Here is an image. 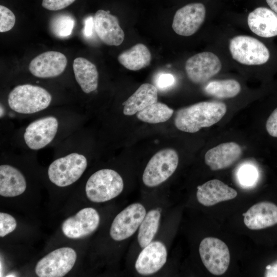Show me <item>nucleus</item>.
Listing matches in <instances>:
<instances>
[{
  "instance_id": "nucleus-10",
  "label": "nucleus",
  "mask_w": 277,
  "mask_h": 277,
  "mask_svg": "<svg viewBox=\"0 0 277 277\" xmlns=\"http://www.w3.org/2000/svg\"><path fill=\"white\" fill-rule=\"evenodd\" d=\"M185 68L187 75L192 82L202 84L218 73L222 64L217 55L205 51L189 57L186 62Z\"/></svg>"
},
{
  "instance_id": "nucleus-15",
  "label": "nucleus",
  "mask_w": 277,
  "mask_h": 277,
  "mask_svg": "<svg viewBox=\"0 0 277 277\" xmlns=\"http://www.w3.org/2000/svg\"><path fill=\"white\" fill-rule=\"evenodd\" d=\"M95 32L100 39L109 46H119L124 41L125 33L118 18L109 11L98 10L94 17Z\"/></svg>"
},
{
  "instance_id": "nucleus-35",
  "label": "nucleus",
  "mask_w": 277,
  "mask_h": 277,
  "mask_svg": "<svg viewBox=\"0 0 277 277\" xmlns=\"http://www.w3.org/2000/svg\"><path fill=\"white\" fill-rule=\"evenodd\" d=\"M93 28H94L93 17L89 16L86 18L84 22V35L87 37H90L93 33Z\"/></svg>"
},
{
  "instance_id": "nucleus-14",
  "label": "nucleus",
  "mask_w": 277,
  "mask_h": 277,
  "mask_svg": "<svg viewBox=\"0 0 277 277\" xmlns=\"http://www.w3.org/2000/svg\"><path fill=\"white\" fill-rule=\"evenodd\" d=\"M67 64L66 56L61 52L49 51L41 53L30 63L31 73L39 78H51L61 74Z\"/></svg>"
},
{
  "instance_id": "nucleus-22",
  "label": "nucleus",
  "mask_w": 277,
  "mask_h": 277,
  "mask_svg": "<svg viewBox=\"0 0 277 277\" xmlns=\"http://www.w3.org/2000/svg\"><path fill=\"white\" fill-rule=\"evenodd\" d=\"M157 102V88L152 84L145 83L123 104V113L126 115H132Z\"/></svg>"
},
{
  "instance_id": "nucleus-1",
  "label": "nucleus",
  "mask_w": 277,
  "mask_h": 277,
  "mask_svg": "<svg viewBox=\"0 0 277 277\" xmlns=\"http://www.w3.org/2000/svg\"><path fill=\"white\" fill-rule=\"evenodd\" d=\"M226 111V105L223 102H199L178 110L174 123L182 131L195 133L202 128L209 127L217 123Z\"/></svg>"
},
{
  "instance_id": "nucleus-3",
  "label": "nucleus",
  "mask_w": 277,
  "mask_h": 277,
  "mask_svg": "<svg viewBox=\"0 0 277 277\" xmlns=\"http://www.w3.org/2000/svg\"><path fill=\"white\" fill-rule=\"evenodd\" d=\"M123 188V179L116 171L103 169L90 176L86 184L85 191L89 200L101 203L116 197Z\"/></svg>"
},
{
  "instance_id": "nucleus-7",
  "label": "nucleus",
  "mask_w": 277,
  "mask_h": 277,
  "mask_svg": "<svg viewBox=\"0 0 277 277\" xmlns=\"http://www.w3.org/2000/svg\"><path fill=\"white\" fill-rule=\"evenodd\" d=\"M75 251L70 247L52 251L36 264L35 271L39 277H62L73 268L76 260Z\"/></svg>"
},
{
  "instance_id": "nucleus-23",
  "label": "nucleus",
  "mask_w": 277,
  "mask_h": 277,
  "mask_svg": "<svg viewBox=\"0 0 277 277\" xmlns=\"http://www.w3.org/2000/svg\"><path fill=\"white\" fill-rule=\"evenodd\" d=\"M76 81L85 93L95 91L98 87V73L95 65L84 57L76 58L73 63Z\"/></svg>"
},
{
  "instance_id": "nucleus-24",
  "label": "nucleus",
  "mask_w": 277,
  "mask_h": 277,
  "mask_svg": "<svg viewBox=\"0 0 277 277\" xmlns=\"http://www.w3.org/2000/svg\"><path fill=\"white\" fill-rule=\"evenodd\" d=\"M117 60L127 69L137 71L149 65L151 54L144 44L138 43L121 53Z\"/></svg>"
},
{
  "instance_id": "nucleus-26",
  "label": "nucleus",
  "mask_w": 277,
  "mask_h": 277,
  "mask_svg": "<svg viewBox=\"0 0 277 277\" xmlns=\"http://www.w3.org/2000/svg\"><path fill=\"white\" fill-rule=\"evenodd\" d=\"M161 213L159 210L149 211L140 225L137 241L141 247L144 248L151 243L156 233L160 223Z\"/></svg>"
},
{
  "instance_id": "nucleus-5",
  "label": "nucleus",
  "mask_w": 277,
  "mask_h": 277,
  "mask_svg": "<svg viewBox=\"0 0 277 277\" xmlns=\"http://www.w3.org/2000/svg\"><path fill=\"white\" fill-rule=\"evenodd\" d=\"M229 48L232 58L245 65H261L268 62L270 52L267 47L258 39L247 35L231 38Z\"/></svg>"
},
{
  "instance_id": "nucleus-4",
  "label": "nucleus",
  "mask_w": 277,
  "mask_h": 277,
  "mask_svg": "<svg viewBox=\"0 0 277 277\" xmlns=\"http://www.w3.org/2000/svg\"><path fill=\"white\" fill-rule=\"evenodd\" d=\"M87 166L86 157L82 154L73 152L54 160L48 168V177L55 185L66 187L77 181Z\"/></svg>"
},
{
  "instance_id": "nucleus-11",
  "label": "nucleus",
  "mask_w": 277,
  "mask_h": 277,
  "mask_svg": "<svg viewBox=\"0 0 277 277\" xmlns=\"http://www.w3.org/2000/svg\"><path fill=\"white\" fill-rule=\"evenodd\" d=\"M58 128L57 119L48 116L35 120L26 127L24 139L27 146L32 150L41 149L54 138Z\"/></svg>"
},
{
  "instance_id": "nucleus-36",
  "label": "nucleus",
  "mask_w": 277,
  "mask_h": 277,
  "mask_svg": "<svg viewBox=\"0 0 277 277\" xmlns=\"http://www.w3.org/2000/svg\"><path fill=\"white\" fill-rule=\"evenodd\" d=\"M266 270L265 272V276H277V261L272 265L267 266L266 267Z\"/></svg>"
},
{
  "instance_id": "nucleus-28",
  "label": "nucleus",
  "mask_w": 277,
  "mask_h": 277,
  "mask_svg": "<svg viewBox=\"0 0 277 277\" xmlns=\"http://www.w3.org/2000/svg\"><path fill=\"white\" fill-rule=\"evenodd\" d=\"M75 24L74 19L68 14L55 16L51 21L52 32L58 37H66L71 34Z\"/></svg>"
},
{
  "instance_id": "nucleus-33",
  "label": "nucleus",
  "mask_w": 277,
  "mask_h": 277,
  "mask_svg": "<svg viewBox=\"0 0 277 277\" xmlns=\"http://www.w3.org/2000/svg\"><path fill=\"white\" fill-rule=\"evenodd\" d=\"M266 129L270 136L277 137V107L268 117L266 123Z\"/></svg>"
},
{
  "instance_id": "nucleus-18",
  "label": "nucleus",
  "mask_w": 277,
  "mask_h": 277,
  "mask_svg": "<svg viewBox=\"0 0 277 277\" xmlns=\"http://www.w3.org/2000/svg\"><path fill=\"white\" fill-rule=\"evenodd\" d=\"M245 225L251 230H259L277 224V206L262 202L251 206L244 214Z\"/></svg>"
},
{
  "instance_id": "nucleus-6",
  "label": "nucleus",
  "mask_w": 277,
  "mask_h": 277,
  "mask_svg": "<svg viewBox=\"0 0 277 277\" xmlns=\"http://www.w3.org/2000/svg\"><path fill=\"white\" fill-rule=\"evenodd\" d=\"M179 164L176 151L166 148L156 152L149 160L142 180L149 187L157 186L166 181L175 171Z\"/></svg>"
},
{
  "instance_id": "nucleus-20",
  "label": "nucleus",
  "mask_w": 277,
  "mask_h": 277,
  "mask_svg": "<svg viewBox=\"0 0 277 277\" xmlns=\"http://www.w3.org/2000/svg\"><path fill=\"white\" fill-rule=\"evenodd\" d=\"M247 23L251 31L260 37L270 38L277 35V14L267 8L255 9L249 14Z\"/></svg>"
},
{
  "instance_id": "nucleus-8",
  "label": "nucleus",
  "mask_w": 277,
  "mask_h": 277,
  "mask_svg": "<svg viewBox=\"0 0 277 277\" xmlns=\"http://www.w3.org/2000/svg\"><path fill=\"white\" fill-rule=\"evenodd\" d=\"M202 261L207 269L214 275H222L227 270L230 253L226 244L213 237L204 238L199 246Z\"/></svg>"
},
{
  "instance_id": "nucleus-29",
  "label": "nucleus",
  "mask_w": 277,
  "mask_h": 277,
  "mask_svg": "<svg viewBox=\"0 0 277 277\" xmlns=\"http://www.w3.org/2000/svg\"><path fill=\"white\" fill-rule=\"evenodd\" d=\"M237 179L241 187L249 188L254 186L258 179L256 168L250 164H244L237 171Z\"/></svg>"
},
{
  "instance_id": "nucleus-34",
  "label": "nucleus",
  "mask_w": 277,
  "mask_h": 277,
  "mask_svg": "<svg viewBox=\"0 0 277 277\" xmlns=\"http://www.w3.org/2000/svg\"><path fill=\"white\" fill-rule=\"evenodd\" d=\"M175 82L174 76L169 73H162L156 80V84L161 89H166L172 86Z\"/></svg>"
},
{
  "instance_id": "nucleus-19",
  "label": "nucleus",
  "mask_w": 277,
  "mask_h": 277,
  "mask_svg": "<svg viewBox=\"0 0 277 277\" xmlns=\"http://www.w3.org/2000/svg\"><path fill=\"white\" fill-rule=\"evenodd\" d=\"M197 189V201L205 206L233 199L238 194L235 190L217 179L208 181Z\"/></svg>"
},
{
  "instance_id": "nucleus-25",
  "label": "nucleus",
  "mask_w": 277,
  "mask_h": 277,
  "mask_svg": "<svg viewBox=\"0 0 277 277\" xmlns=\"http://www.w3.org/2000/svg\"><path fill=\"white\" fill-rule=\"evenodd\" d=\"M208 95L217 98H228L236 96L240 92V83L233 79L215 80L209 82L204 87Z\"/></svg>"
},
{
  "instance_id": "nucleus-32",
  "label": "nucleus",
  "mask_w": 277,
  "mask_h": 277,
  "mask_svg": "<svg viewBox=\"0 0 277 277\" xmlns=\"http://www.w3.org/2000/svg\"><path fill=\"white\" fill-rule=\"evenodd\" d=\"M75 0H43V7L49 10H62L72 4Z\"/></svg>"
},
{
  "instance_id": "nucleus-16",
  "label": "nucleus",
  "mask_w": 277,
  "mask_h": 277,
  "mask_svg": "<svg viewBox=\"0 0 277 277\" xmlns=\"http://www.w3.org/2000/svg\"><path fill=\"white\" fill-rule=\"evenodd\" d=\"M143 248L136 261L135 269L141 274H153L166 263L167 257L166 248L162 242L154 241Z\"/></svg>"
},
{
  "instance_id": "nucleus-31",
  "label": "nucleus",
  "mask_w": 277,
  "mask_h": 277,
  "mask_svg": "<svg viewBox=\"0 0 277 277\" xmlns=\"http://www.w3.org/2000/svg\"><path fill=\"white\" fill-rule=\"evenodd\" d=\"M16 227L15 219L10 214L0 213V236L4 237L12 232Z\"/></svg>"
},
{
  "instance_id": "nucleus-2",
  "label": "nucleus",
  "mask_w": 277,
  "mask_h": 277,
  "mask_svg": "<svg viewBox=\"0 0 277 277\" xmlns=\"http://www.w3.org/2000/svg\"><path fill=\"white\" fill-rule=\"evenodd\" d=\"M52 96L45 88L31 84L15 87L9 93L8 103L14 111L21 114H33L47 108Z\"/></svg>"
},
{
  "instance_id": "nucleus-21",
  "label": "nucleus",
  "mask_w": 277,
  "mask_h": 277,
  "mask_svg": "<svg viewBox=\"0 0 277 277\" xmlns=\"http://www.w3.org/2000/svg\"><path fill=\"white\" fill-rule=\"evenodd\" d=\"M27 187L23 174L16 168L7 164L0 166V194L14 197L22 194Z\"/></svg>"
},
{
  "instance_id": "nucleus-13",
  "label": "nucleus",
  "mask_w": 277,
  "mask_h": 277,
  "mask_svg": "<svg viewBox=\"0 0 277 277\" xmlns=\"http://www.w3.org/2000/svg\"><path fill=\"white\" fill-rule=\"evenodd\" d=\"M100 220V215L95 209L85 208L64 221L62 231L64 234L70 239L82 238L96 229Z\"/></svg>"
},
{
  "instance_id": "nucleus-27",
  "label": "nucleus",
  "mask_w": 277,
  "mask_h": 277,
  "mask_svg": "<svg viewBox=\"0 0 277 277\" xmlns=\"http://www.w3.org/2000/svg\"><path fill=\"white\" fill-rule=\"evenodd\" d=\"M173 112L174 110L167 105L157 102L137 112L136 116L141 121L157 124L168 121Z\"/></svg>"
},
{
  "instance_id": "nucleus-9",
  "label": "nucleus",
  "mask_w": 277,
  "mask_h": 277,
  "mask_svg": "<svg viewBox=\"0 0 277 277\" xmlns=\"http://www.w3.org/2000/svg\"><path fill=\"white\" fill-rule=\"evenodd\" d=\"M146 214L144 206L138 203L132 204L120 212L113 220L110 235L116 241L131 236L140 227Z\"/></svg>"
},
{
  "instance_id": "nucleus-37",
  "label": "nucleus",
  "mask_w": 277,
  "mask_h": 277,
  "mask_svg": "<svg viewBox=\"0 0 277 277\" xmlns=\"http://www.w3.org/2000/svg\"><path fill=\"white\" fill-rule=\"evenodd\" d=\"M270 9L277 14V0H266Z\"/></svg>"
},
{
  "instance_id": "nucleus-17",
  "label": "nucleus",
  "mask_w": 277,
  "mask_h": 277,
  "mask_svg": "<svg viewBox=\"0 0 277 277\" xmlns=\"http://www.w3.org/2000/svg\"><path fill=\"white\" fill-rule=\"evenodd\" d=\"M242 153V148L238 144L224 143L208 150L205 155V162L212 170L224 169L234 164Z\"/></svg>"
},
{
  "instance_id": "nucleus-12",
  "label": "nucleus",
  "mask_w": 277,
  "mask_h": 277,
  "mask_svg": "<svg viewBox=\"0 0 277 277\" xmlns=\"http://www.w3.org/2000/svg\"><path fill=\"white\" fill-rule=\"evenodd\" d=\"M206 16L205 6L200 3L184 6L175 12L172 25L177 34L189 36L194 34L203 23Z\"/></svg>"
},
{
  "instance_id": "nucleus-30",
  "label": "nucleus",
  "mask_w": 277,
  "mask_h": 277,
  "mask_svg": "<svg viewBox=\"0 0 277 277\" xmlns=\"http://www.w3.org/2000/svg\"><path fill=\"white\" fill-rule=\"evenodd\" d=\"M15 16L14 13L6 7L0 6V32L10 30L14 26Z\"/></svg>"
}]
</instances>
